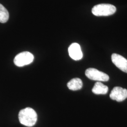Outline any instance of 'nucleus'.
Returning <instances> with one entry per match:
<instances>
[{"label": "nucleus", "instance_id": "1a4fd4ad", "mask_svg": "<svg viewBox=\"0 0 127 127\" xmlns=\"http://www.w3.org/2000/svg\"><path fill=\"white\" fill-rule=\"evenodd\" d=\"M82 82L80 78H73L68 82L67 84L68 89L72 91H78L82 87Z\"/></svg>", "mask_w": 127, "mask_h": 127}, {"label": "nucleus", "instance_id": "f03ea898", "mask_svg": "<svg viewBox=\"0 0 127 127\" xmlns=\"http://www.w3.org/2000/svg\"><path fill=\"white\" fill-rule=\"evenodd\" d=\"M116 11V7L113 5L100 4L93 7L92 13L96 16H108L114 14Z\"/></svg>", "mask_w": 127, "mask_h": 127}, {"label": "nucleus", "instance_id": "423d86ee", "mask_svg": "<svg viewBox=\"0 0 127 127\" xmlns=\"http://www.w3.org/2000/svg\"><path fill=\"white\" fill-rule=\"evenodd\" d=\"M113 63L123 72L127 73V59L122 56L114 53L112 55Z\"/></svg>", "mask_w": 127, "mask_h": 127}, {"label": "nucleus", "instance_id": "6e6552de", "mask_svg": "<svg viewBox=\"0 0 127 127\" xmlns=\"http://www.w3.org/2000/svg\"><path fill=\"white\" fill-rule=\"evenodd\" d=\"M108 91V87L100 82H96L92 90V92L96 95L106 94L107 93Z\"/></svg>", "mask_w": 127, "mask_h": 127}, {"label": "nucleus", "instance_id": "39448f33", "mask_svg": "<svg viewBox=\"0 0 127 127\" xmlns=\"http://www.w3.org/2000/svg\"><path fill=\"white\" fill-rule=\"evenodd\" d=\"M112 100L122 102L127 98V90L120 87H115L110 94Z\"/></svg>", "mask_w": 127, "mask_h": 127}, {"label": "nucleus", "instance_id": "7ed1b4c3", "mask_svg": "<svg viewBox=\"0 0 127 127\" xmlns=\"http://www.w3.org/2000/svg\"><path fill=\"white\" fill-rule=\"evenodd\" d=\"M33 55L29 52L24 51L17 55L14 59V63L18 67H22L32 62Z\"/></svg>", "mask_w": 127, "mask_h": 127}, {"label": "nucleus", "instance_id": "f257e3e1", "mask_svg": "<svg viewBox=\"0 0 127 127\" xmlns=\"http://www.w3.org/2000/svg\"><path fill=\"white\" fill-rule=\"evenodd\" d=\"M18 119L20 123L27 127L34 126L36 123L37 115L36 112L30 107H27L20 111Z\"/></svg>", "mask_w": 127, "mask_h": 127}, {"label": "nucleus", "instance_id": "20e7f679", "mask_svg": "<svg viewBox=\"0 0 127 127\" xmlns=\"http://www.w3.org/2000/svg\"><path fill=\"white\" fill-rule=\"evenodd\" d=\"M85 75L90 79L98 82H107L109 80V76L95 68L87 69L85 71Z\"/></svg>", "mask_w": 127, "mask_h": 127}, {"label": "nucleus", "instance_id": "0eeeda50", "mask_svg": "<svg viewBox=\"0 0 127 127\" xmlns=\"http://www.w3.org/2000/svg\"><path fill=\"white\" fill-rule=\"evenodd\" d=\"M70 57L74 60H79L83 57L81 48L80 45L77 43H72L68 48Z\"/></svg>", "mask_w": 127, "mask_h": 127}, {"label": "nucleus", "instance_id": "9d476101", "mask_svg": "<svg viewBox=\"0 0 127 127\" xmlns=\"http://www.w3.org/2000/svg\"><path fill=\"white\" fill-rule=\"evenodd\" d=\"M9 18V13L7 9L0 3V22L6 23Z\"/></svg>", "mask_w": 127, "mask_h": 127}]
</instances>
